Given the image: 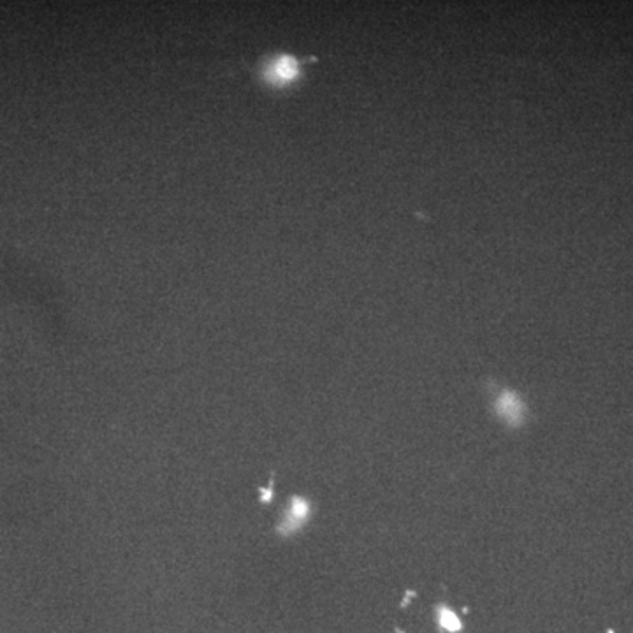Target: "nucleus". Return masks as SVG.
Returning <instances> with one entry per match:
<instances>
[{
  "label": "nucleus",
  "mask_w": 633,
  "mask_h": 633,
  "mask_svg": "<svg viewBox=\"0 0 633 633\" xmlns=\"http://www.w3.org/2000/svg\"><path fill=\"white\" fill-rule=\"evenodd\" d=\"M496 412L509 426H521L524 422V405L514 393L505 391L496 399Z\"/></svg>",
  "instance_id": "nucleus-1"
},
{
  "label": "nucleus",
  "mask_w": 633,
  "mask_h": 633,
  "mask_svg": "<svg viewBox=\"0 0 633 633\" xmlns=\"http://www.w3.org/2000/svg\"><path fill=\"white\" fill-rule=\"evenodd\" d=\"M298 76V62L290 57H281L279 58L271 69L268 72V78L269 81L277 83V85H283L287 81H292L294 78Z\"/></svg>",
  "instance_id": "nucleus-2"
},
{
  "label": "nucleus",
  "mask_w": 633,
  "mask_h": 633,
  "mask_svg": "<svg viewBox=\"0 0 633 633\" xmlns=\"http://www.w3.org/2000/svg\"><path fill=\"white\" fill-rule=\"evenodd\" d=\"M438 621H440V627L448 633L459 632L463 628L459 617L447 607H440L438 609Z\"/></svg>",
  "instance_id": "nucleus-3"
}]
</instances>
